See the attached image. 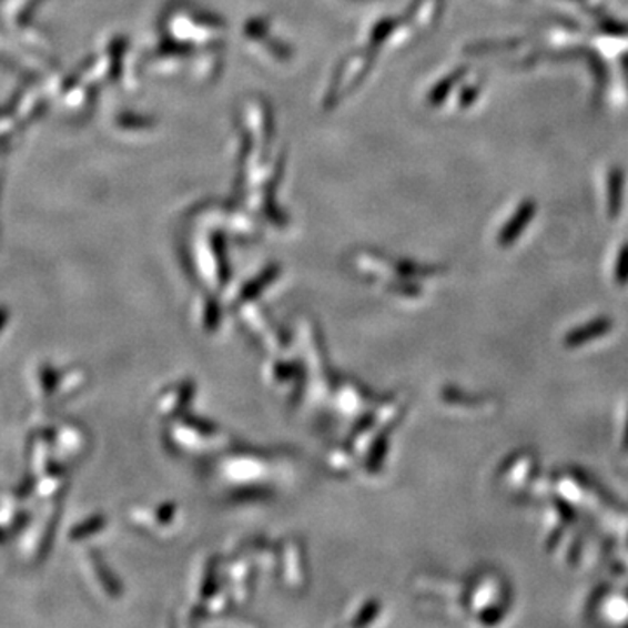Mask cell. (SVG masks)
I'll use <instances>...</instances> for the list:
<instances>
[{
	"label": "cell",
	"mask_w": 628,
	"mask_h": 628,
	"mask_svg": "<svg viewBox=\"0 0 628 628\" xmlns=\"http://www.w3.org/2000/svg\"><path fill=\"white\" fill-rule=\"evenodd\" d=\"M608 328L609 323H594V325H588V327L579 328V331H576L575 334H569V337H567V344H569V346L584 344L585 341L594 340L597 335L604 334V332L608 331Z\"/></svg>",
	"instance_id": "obj_1"
},
{
	"label": "cell",
	"mask_w": 628,
	"mask_h": 628,
	"mask_svg": "<svg viewBox=\"0 0 628 628\" xmlns=\"http://www.w3.org/2000/svg\"><path fill=\"white\" fill-rule=\"evenodd\" d=\"M6 320H8V314H6L4 310H0V331H2V327H4Z\"/></svg>",
	"instance_id": "obj_2"
}]
</instances>
